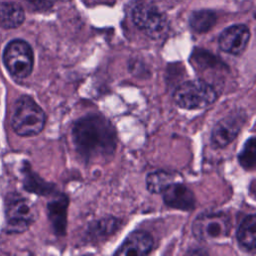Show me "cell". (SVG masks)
Wrapping results in <instances>:
<instances>
[{
    "label": "cell",
    "mask_w": 256,
    "mask_h": 256,
    "mask_svg": "<svg viewBox=\"0 0 256 256\" xmlns=\"http://www.w3.org/2000/svg\"><path fill=\"white\" fill-rule=\"evenodd\" d=\"M217 98L214 88L203 80H191L180 84L173 93L175 103L184 109H201Z\"/></svg>",
    "instance_id": "obj_3"
},
{
    "label": "cell",
    "mask_w": 256,
    "mask_h": 256,
    "mask_svg": "<svg viewBox=\"0 0 256 256\" xmlns=\"http://www.w3.org/2000/svg\"><path fill=\"white\" fill-rule=\"evenodd\" d=\"M72 140L86 161L110 158L117 144L113 126L99 114H88L77 120L72 129Z\"/></svg>",
    "instance_id": "obj_1"
},
{
    "label": "cell",
    "mask_w": 256,
    "mask_h": 256,
    "mask_svg": "<svg viewBox=\"0 0 256 256\" xmlns=\"http://www.w3.org/2000/svg\"><path fill=\"white\" fill-rule=\"evenodd\" d=\"M36 10H46L51 8L58 0H24Z\"/></svg>",
    "instance_id": "obj_19"
},
{
    "label": "cell",
    "mask_w": 256,
    "mask_h": 256,
    "mask_svg": "<svg viewBox=\"0 0 256 256\" xmlns=\"http://www.w3.org/2000/svg\"><path fill=\"white\" fill-rule=\"evenodd\" d=\"M256 216L255 214L247 215L240 223L236 236L240 247L246 251H253L256 243Z\"/></svg>",
    "instance_id": "obj_14"
},
{
    "label": "cell",
    "mask_w": 256,
    "mask_h": 256,
    "mask_svg": "<svg viewBox=\"0 0 256 256\" xmlns=\"http://www.w3.org/2000/svg\"><path fill=\"white\" fill-rule=\"evenodd\" d=\"M216 19L217 17L214 12L208 10H200L195 11L190 15L189 24L194 31L198 33H204L214 26Z\"/></svg>",
    "instance_id": "obj_15"
},
{
    "label": "cell",
    "mask_w": 256,
    "mask_h": 256,
    "mask_svg": "<svg viewBox=\"0 0 256 256\" xmlns=\"http://www.w3.org/2000/svg\"><path fill=\"white\" fill-rule=\"evenodd\" d=\"M174 181V175L163 170L149 173L146 178L147 189L154 194L162 193Z\"/></svg>",
    "instance_id": "obj_16"
},
{
    "label": "cell",
    "mask_w": 256,
    "mask_h": 256,
    "mask_svg": "<svg viewBox=\"0 0 256 256\" xmlns=\"http://www.w3.org/2000/svg\"><path fill=\"white\" fill-rule=\"evenodd\" d=\"M25 20L23 8L15 2L0 3V27L14 29L19 27Z\"/></svg>",
    "instance_id": "obj_13"
},
{
    "label": "cell",
    "mask_w": 256,
    "mask_h": 256,
    "mask_svg": "<svg viewBox=\"0 0 256 256\" xmlns=\"http://www.w3.org/2000/svg\"><path fill=\"white\" fill-rule=\"evenodd\" d=\"M153 248L152 236L143 230H136L130 233L124 242L115 251V255L141 256L147 255Z\"/></svg>",
    "instance_id": "obj_10"
},
{
    "label": "cell",
    "mask_w": 256,
    "mask_h": 256,
    "mask_svg": "<svg viewBox=\"0 0 256 256\" xmlns=\"http://www.w3.org/2000/svg\"><path fill=\"white\" fill-rule=\"evenodd\" d=\"M37 212L34 205L26 198L12 195L6 201L7 231L21 233L36 220Z\"/></svg>",
    "instance_id": "obj_6"
},
{
    "label": "cell",
    "mask_w": 256,
    "mask_h": 256,
    "mask_svg": "<svg viewBox=\"0 0 256 256\" xmlns=\"http://www.w3.org/2000/svg\"><path fill=\"white\" fill-rule=\"evenodd\" d=\"M162 194L165 204L171 208L189 211L195 206L194 193L184 184L173 182Z\"/></svg>",
    "instance_id": "obj_11"
},
{
    "label": "cell",
    "mask_w": 256,
    "mask_h": 256,
    "mask_svg": "<svg viewBox=\"0 0 256 256\" xmlns=\"http://www.w3.org/2000/svg\"><path fill=\"white\" fill-rule=\"evenodd\" d=\"M3 61L14 77L19 79L26 78L33 69L34 56L32 48L22 39L12 40L4 49Z\"/></svg>",
    "instance_id": "obj_5"
},
{
    "label": "cell",
    "mask_w": 256,
    "mask_h": 256,
    "mask_svg": "<svg viewBox=\"0 0 256 256\" xmlns=\"http://www.w3.org/2000/svg\"><path fill=\"white\" fill-rule=\"evenodd\" d=\"M239 164L248 170H252L256 163V142L255 137L248 139L238 155Z\"/></svg>",
    "instance_id": "obj_17"
},
{
    "label": "cell",
    "mask_w": 256,
    "mask_h": 256,
    "mask_svg": "<svg viewBox=\"0 0 256 256\" xmlns=\"http://www.w3.org/2000/svg\"><path fill=\"white\" fill-rule=\"evenodd\" d=\"M134 24L151 38H160L166 31L167 20L163 12L151 4H138L132 11Z\"/></svg>",
    "instance_id": "obj_7"
},
{
    "label": "cell",
    "mask_w": 256,
    "mask_h": 256,
    "mask_svg": "<svg viewBox=\"0 0 256 256\" xmlns=\"http://www.w3.org/2000/svg\"><path fill=\"white\" fill-rule=\"evenodd\" d=\"M231 222L223 212H207L198 215L192 223L193 235L202 242L217 243L229 235Z\"/></svg>",
    "instance_id": "obj_4"
},
{
    "label": "cell",
    "mask_w": 256,
    "mask_h": 256,
    "mask_svg": "<svg viewBox=\"0 0 256 256\" xmlns=\"http://www.w3.org/2000/svg\"><path fill=\"white\" fill-rule=\"evenodd\" d=\"M24 186L27 190L32 191L38 194H47L51 191L52 186L42 181L37 175L32 173L31 171L27 170L25 174V181Z\"/></svg>",
    "instance_id": "obj_18"
},
{
    "label": "cell",
    "mask_w": 256,
    "mask_h": 256,
    "mask_svg": "<svg viewBox=\"0 0 256 256\" xmlns=\"http://www.w3.org/2000/svg\"><path fill=\"white\" fill-rule=\"evenodd\" d=\"M250 39V31L247 26L242 24H237L226 28L219 36V47L222 51L239 55L241 54Z\"/></svg>",
    "instance_id": "obj_9"
},
{
    "label": "cell",
    "mask_w": 256,
    "mask_h": 256,
    "mask_svg": "<svg viewBox=\"0 0 256 256\" xmlns=\"http://www.w3.org/2000/svg\"><path fill=\"white\" fill-rule=\"evenodd\" d=\"M45 113L29 96H22L15 104L12 115V128L21 136H33L42 131L45 125Z\"/></svg>",
    "instance_id": "obj_2"
},
{
    "label": "cell",
    "mask_w": 256,
    "mask_h": 256,
    "mask_svg": "<svg viewBox=\"0 0 256 256\" xmlns=\"http://www.w3.org/2000/svg\"><path fill=\"white\" fill-rule=\"evenodd\" d=\"M245 118L241 113L230 114L221 119L213 128L211 142L214 147L223 148L230 144L239 134Z\"/></svg>",
    "instance_id": "obj_8"
},
{
    "label": "cell",
    "mask_w": 256,
    "mask_h": 256,
    "mask_svg": "<svg viewBox=\"0 0 256 256\" xmlns=\"http://www.w3.org/2000/svg\"><path fill=\"white\" fill-rule=\"evenodd\" d=\"M68 199L65 195H60L56 199L49 202L48 216L54 228L55 233L63 235L66 229V214H67Z\"/></svg>",
    "instance_id": "obj_12"
}]
</instances>
